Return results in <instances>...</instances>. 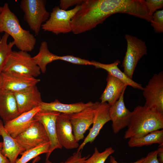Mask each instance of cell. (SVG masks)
Instances as JSON below:
<instances>
[{"mask_svg": "<svg viewBox=\"0 0 163 163\" xmlns=\"http://www.w3.org/2000/svg\"><path fill=\"white\" fill-rule=\"evenodd\" d=\"M124 138H139L163 128V113L145 105H138L131 112Z\"/></svg>", "mask_w": 163, "mask_h": 163, "instance_id": "6da1fadb", "label": "cell"}, {"mask_svg": "<svg viewBox=\"0 0 163 163\" xmlns=\"http://www.w3.org/2000/svg\"><path fill=\"white\" fill-rule=\"evenodd\" d=\"M11 36L20 50L29 52L34 50L36 39L29 31L24 29L15 14L10 9L8 3L4 4L0 14V33Z\"/></svg>", "mask_w": 163, "mask_h": 163, "instance_id": "7a4b0ae2", "label": "cell"}, {"mask_svg": "<svg viewBox=\"0 0 163 163\" xmlns=\"http://www.w3.org/2000/svg\"><path fill=\"white\" fill-rule=\"evenodd\" d=\"M46 3L45 0H21L20 2V8L24 13V19L36 35L50 16Z\"/></svg>", "mask_w": 163, "mask_h": 163, "instance_id": "3957f363", "label": "cell"}, {"mask_svg": "<svg viewBox=\"0 0 163 163\" xmlns=\"http://www.w3.org/2000/svg\"><path fill=\"white\" fill-rule=\"evenodd\" d=\"M39 67L27 52L12 51L8 56L2 72L13 73L34 77L40 74Z\"/></svg>", "mask_w": 163, "mask_h": 163, "instance_id": "277c9868", "label": "cell"}, {"mask_svg": "<svg viewBox=\"0 0 163 163\" xmlns=\"http://www.w3.org/2000/svg\"><path fill=\"white\" fill-rule=\"evenodd\" d=\"M80 7L76 5L70 10L62 9L59 6L53 8L48 19L41 26L45 31L51 32L56 35L71 32V21Z\"/></svg>", "mask_w": 163, "mask_h": 163, "instance_id": "5b68a950", "label": "cell"}, {"mask_svg": "<svg viewBox=\"0 0 163 163\" xmlns=\"http://www.w3.org/2000/svg\"><path fill=\"white\" fill-rule=\"evenodd\" d=\"M125 38L127 42V50L122 65L124 73L132 79L138 61L147 54V48L145 42L136 37L126 34Z\"/></svg>", "mask_w": 163, "mask_h": 163, "instance_id": "8992f818", "label": "cell"}, {"mask_svg": "<svg viewBox=\"0 0 163 163\" xmlns=\"http://www.w3.org/2000/svg\"><path fill=\"white\" fill-rule=\"evenodd\" d=\"M14 138L25 151L50 142L43 125L36 120L28 129Z\"/></svg>", "mask_w": 163, "mask_h": 163, "instance_id": "52a82bcc", "label": "cell"}, {"mask_svg": "<svg viewBox=\"0 0 163 163\" xmlns=\"http://www.w3.org/2000/svg\"><path fill=\"white\" fill-rule=\"evenodd\" d=\"M144 105L163 113V72L154 74L143 88Z\"/></svg>", "mask_w": 163, "mask_h": 163, "instance_id": "ba28073f", "label": "cell"}, {"mask_svg": "<svg viewBox=\"0 0 163 163\" xmlns=\"http://www.w3.org/2000/svg\"><path fill=\"white\" fill-rule=\"evenodd\" d=\"M100 102H96L94 104L77 113L69 114L73 133L77 142L84 138V134L92 124L95 110Z\"/></svg>", "mask_w": 163, "mask_h": 163, "instance_id": "9c48e42d", "label": "cell"}, {"mask_svg": "<svg viewBox=\"0 0 163 163\" xmlns=\"http://www.w3.org/2000/svg\"><path fill=\"white\" fill-rule=\"evenodd\" d=\"M60 113L55 111L40 110L34 117L35 120L43 125L49 140L50 148L46 154V160L48 159L54 150L62 148L59 142L56 131V120Z\"/></svg>", "mask_w": 163, "mask_h": 163, "instance_id": "30bf717a", "label": "cell"}, {"mask_svg": "<svg viewBox=\"0 0 163 163\" xmlns=\"http://www.w3.org/2000/svg\"><path fill=\"white\" fill-rule=\"evenodd\" d=\"M1 89L14 93L36 85L40 80L35 77L13 73L2 72Z\"/></svg>", "mask_w": 163, "mask_h": 163, "instance_id": "8fae6325", "label": "cell"}, {"mask_svg": "<svg viewBox=\"0 0 163 163\" xmlns=\"http://www.w3.org/2000/svg\"><path fill=\"white\" fill-rule=\"evenodd\" d=\"M110 105L107 102L101 103L94 110L92 127L83 142L79 145L77 150L81 151L88 142H93L99 135L104 125L110 120L109 115Z\"/></svg>", "mask_w": 163, "mask_h": 163, "instance_id": "7c38bea8", "label": "cell"}, {"mask_svg": "<svg viewBox=\"0 0 163 163\" xmlns=\"http://www.w3.org/2000/svg\"><path fill=\"white\" fill-rule=\"evenodd\" d=\"M56 131L59 142L67 149L78 148L79 145L76 141L69 114L60 113L56 121Z\"/></svg>", "mask_w": 163, "mask_h": 163, "instance_id": "4fadbf2b", "label": "cell"}, {"mask_svg": "<svg viewBox=\"0 0 163 163\" xmlns=\"http://www.w3.org/2000/svg\"><path fill=\"white\" fill-rule=\"evenodd\" d=\"M123 91L118 100L110 105L109 115L112 121V128L114 133H118L128 126L130 119L131 112L126 107L124 100Z\"/></svg>", "mask_w": 163, "mask_h": 163, "instance_id": "5bb4252c", "label": "cell"}, {"mask_svg": "<svg viewBox=\"0 0 163 163\" xmlns=\"http://www.w3.org/2000/svg\"><path fill=\"white\" fill-rule=\"evenodd\" d=\"M14 93L20 114L39 107L42 101L36 85Z\"/></svg>", "mask_w": 163, "mask_h": 163, "instance_id": "9a60e30c", "label": "cell"}, {"mask_svg": "<svg viewBox=\"0 0 163 163\" xmlns=\"http://www.w3.org/2000/svg\"><path fill=\"white\" fill-rule=\"evenodd\" d=\"M40 110L39 107L21 114L4 125L5 129L13 138L21 134L31 125L35 120L34 117Z\"/></svg>", "mask_w": 163, "mask_h": 163, "instance_id": "2e32d148", "label": "cell"}, {"mask_svg": "<svg viewBox=\"0 0 163 163\" xmlns=\"http://www.w3.org/2000/svg\"><path fill=\"white\" fill-rule=\"evenodd\" d=\"M14 93L0 89V117L4 124L20 115Z\"/></svg>", "mask_w": 163, "mask_h": 163, "instance_id": "e0dca14e", "label": "cell"}, {"mask_svg": "<svg viewBox=\"0 0 163 163\" xmlns=\"http://www.w3.org/2000/svg\"><path fill=\"white\" fill-rule=\"evenodd\" d=\"M0 133L3 140L2 153L8 159L10 163H15L18 155L25 150L5 129L3 122L1 119Z\"/></svg>", "mask_w": 163, "mask_h": 163, "instance_id": "ac0fdd59", "label": "cell"}, {"mask_svg": "<svg viewBox=\"0 0 163 163\" xmlns=\"http://www.w3.org/2000/svg\"><path fill=\"white\" fill-rule=\"evenodd\" d=\"M106 81V87L100 98L101 101L100 103L107 102L111 105L118 100L127 85L108 73Z\"/></svg>", "mask_w": 163, "mask_h": 163, "instance_id": "d6986e66", "label": "cell"}, {"mask_svg": "<svg viewBox=\"0 0 163 163\" xmlns=\"http://www.w3.org/2000/svg\"><path fill=\"white\" fill-rule=\"evenodd\" d=\"M94 103L89 101L85 103L81 102L65 104L62 103L58 100L56 99L54 101L50 103L42 101L40 104L39 107L40 111H55L60 113L70 114L82 111L93 105Z\"/></svg>", "mask_w": 163, "mask_h": 163, "instance_id": "ffe728a7", "label": "cell"}, {"mask_svg": "<svg viewBox=\"0 0 163 163\" xmlns=\"http://www.w3.org/2000/svg\"><path fill=\"white\" fill-rule=\"evenodd\" d=\"M91 66H94L96 69H101L106 71L109 73L120 79L127 86L129 85L134 88L143 90L144 88L141 84L136 82L128 78L119 69L118 65L120 61L117 60L113 63L109 64L102 63L95 61H91Z\"/></svg>", "mask_w": 163, "mask_h": 163, "instance_id": "44dd1931", "label": "cell"}, {"mask_svg": "<svg viewBox=\"0 0 163 163\" xmlns=\"http://www.w3.org/2000/svg\"><path fill=\"white\" fill-rule=\"evenodd\" d=\"M60 56L51 53L48 49L47 42L44 41L41 43L38 53L33 58L40 71L44 73L47 65L54 61L60 60Z\"/></svg>", "mask_w": 163, "mask_h": 163, "instance_id": "7402d4cb", "label": "cell"}, {"mask_svg": "<svg viewBox=\"0 0 163 163\" xmlns=\"http://www.w3.org/2000/svg\"><path fill=\"white\" fill-rule=\"evenodd\" d=\"M128 145L130 147H141L154 144H163V130L152 132L142 136L129 139Z\"/></svg>", "mask_w": 163, "mask_h": 163, "instance_id": "603a6c76", "label": "cell"}, {"mask_svg": "<svg viewBox=\"0 0 163 163\" xmlns=\"http://www.w3.org/2000/svg\"><path fill=\"white\" fill-rule=\"evenodd\" d=\"M50 146L49 142L34 149L25 151L21 154V157L17 159L15 163H27L41 154H47L49 152Z\"/></svg>", "mask_w": 163, "mask_h": 163, "instance_id": "cb8c5ba5", "label": "cell"}, {"mask_svg": "<svg viewBox=\"0 0 163 163\" xmlns=\"http://www.w3.org/2000/svg\"><path fill=\"white\" fill-rule=\"evenodd\" d=\"M9 35L5 33L0 40V75L2 72L7 58L15 45L13 41L7 43Z\"/></svg>", "mask_w": 163, "mask_h": 163, "instance_id": "d4e9b609", "label": "cell"}, {"mask_svg": "<svg viewBox=\"0 0 163 163\" xmlns=\"http://www.w3.org/2000/svg\"><path fill=\"white\" fill-rule=\"evenodd\" d=\"M114 152L111 147L106 148L102 152H100L97 147L94 149V152L90 157H89L84 163H105L109 156Z\"/></svg>", "mask_w": 163, "mask_h": 163, "instance_id": "484cf974", "label": "cell"}, {"mask_svg": "<svg viewBox=\"0 0 163 163\" xmlns=\"http://www.w3.org/2000/svg\"><path fill=\"white\" fill-rule=\"evenodd\" d=\"M151 25L155 32H163V10L156 11L152 15V19L150 22Z\"/></svg>", "mask_w": 163, "mask_h": 163, "instance_id": "4316f807", "label": "cell"}, {"mask_svg": "<svg viewBox=\"0 0 163 163\" xmlns=\"http://www.w3.org/2000/svg\"><path fill=\"white\" fill-rule=\"evenodd\" d=\"M88 156H83L81 152H77L74 153L72 155L68 158L66 161L60 163H84L85 161L89 157ZM45 163H53L49 160H46Z\"/></svg>", "mask_w": 163, "mask_h": 163, "instance_id": "83f0119b", "label": "cell"}, {"mask_svg": "<svg viewBox=\"0 0 163 163\" xmlns=\"http://www.w3.org/2000/svg\"><path fill=\"white\" fill-rule=\"evenodd\" d=\"M145 2L149 14L151 16H152L157 10L163 7V0H146Z\"/></svg>", "mask_w": 163, "mask_h": 163, "instance_id": "f1b7e54d", "label": "cell"}, {"mask_svg": "<svg viewBox=\"0 0 163 163\" xmlns=\"http://www.w3.org/2000/svg\"><path fill=\"white\" fill-rule=\"evenodd\" d=\"M61 60L75 64L91 65V61L75 57L72 55L61 56Z\"/></svg>", "mask_w": 163, "mask_h": 163, "instance_id": "f546056e", "label": "cell"}, {"mask_svg": "<svg viewBox=\"0 0 163 163\" xmlns=\"http://www.w3.org/2000/svg\"><path fill=\"white\" fill-rule=\"evenodd\" d=\"M83 1V0H61L59 7L62 9L66 10L71 6L80 5Z\"/></svg>", "mask_w": 163, "mask_h": 163, "instance_id": "4dcf8cb0", "label": "cell"}, {"mask_svg": "<svg viewBox=\"0 0 163 163\" xmlns=\"http://www.w3.org/2000/svg\"><path fill=\"white\" fill-rule=\"evenodd\" d=\"M142 163H160L158 159L157 150L149 152Z\"/></svg>", "mask_w": 163, "mask_h": 163, "instance_id": "1f68e13d", "label": "cell"}, {"mask_svg": "<svg viewBox=\"0 0 163 163\" xmlns=\"http://www.w3.org/2000/svg\"><path fill=\"white\" fill-rule=\"evenodd\" d=\"M157 156L159 161L160 163H163V144L160 145L158 149L157 150Z\"/></svg>", "mask_w": 163, "mask_h": 163, "instance_id": "d6a6232c", "label": "cell"}, {"mask_svg": "<svg viewBox=\"0 0 163 163\" xmlns=\"http://www.w3.org/2000/svg\"><path fill=\"white\" fill-rule=\"evenodd\" d=\"M3 147V142H0V163H10L8 159L2 153Z\"/></svg>", "mask_w": 163, "mask_h": 163, "instance_id": "836d02e7", "label": "cell"}, {"mask_svg": "<svg viewBox=\"0 0 163 163\" xmlns=\"http://www.w3.org/2000/svg\"><path fill=\"white\" fill-rule=\"evenodd\" d=\"M144 157H143L137 160V161L132 162L131 163H142V162L144 160ZM110 163H119L117 162V161L115 160V158L114 157L112 156V155L110 156Z\"/></svg>", "mask_w": 163, "mask_h": 163, "instance_id": "e575fe53", "label": "cell"}, {"mask_svg": "<svg viewBox=\"0 0 163 163\" xmlns=\"http://www.w3.org/2000/svg\"><path fill=\"white\" fill-rule=\"evenodd\" d=\"M40 159V158L39 156H38L34 158L31 163H36L39 161Z\"/></svg>", "mask_w": 163, "mask_h": 163, "instance_id": "d590c367", "label": "cell"}, {"mask_svg": "<svg viewBox=\"0 0 163 163\" xmlns=\"http://www.w3.org/2000/svg\"><path fill=\"white\" fill-rule=\"evenodd\" d=\"M2 7L0 6V14L2 11ZM1 37L0 36V40L1 39Z\"/></svg>", "mask_w": 163, "mask_h": 163, "instance_id": "8d00e7d4", "label": "cell"}, {"mask_svg": "<svg viewBox=\"0 0 163 163\" xmlns=\"http://www.w3.org/2000/svg\"><path fill=\"white\" fill-rule=\"evenodd\" d=\"M1 75H0V89H1Z\"/></svg>", "mask_w": 163, "mask_h": 163, "instance_id": "74e56055", "label": "cell"}, {"mask_svg": "<svg viewBox=\"0 0 163 163\" xmlns=\"http://www.w3.org/2000/svg\"><path fill=\"white\" fill-rule=\"evenodd\" d=\"M0 136H1V134H0Z\"/></svg>", "mask_w": 163, "mask_h": 163, "instance_id": "f35d334b", "label": "cell"}]
</instances>
